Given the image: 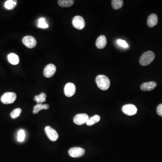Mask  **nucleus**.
<instances>
[{"label":"nucleus","instance_id":"obj_24","mask_svg":"<svg viewBox=\"0 0 162 162\" xmlns=\"http://www.w3.org/2000/svg\"><path fill=\"white\" fill-rule=\"evenodd\" d=\"M25 137V132L23 130H21L18 133L17 140L19 142H23L24 141Z\"/></svg>","mask_w":162,"mask_h":162},{"label":"nucleus","instance_id":"obj_19","mask_svg":"<svg viewBox=\"0 0 162 162\" xmlns=\"http://www.w3.org/2000/svg\"><path fill=\"white\" fill-rule=\"evenodd\" d=\"M46 94L42 92L39 95L35 96L34 99L37 103H42L45 102L46 100Z\"/></svg>","mask_w":162,"mask_h":162},{"label":"nucleus","instance_id":"obj_8","mask_svg":"<svg viewBox=\"0 0 162 162\" xmlns=\"http://www.w3.org/2000/svg\"><path fill=\"white\" fill-rule=\"evenodd\" d=\"M84 150L82 148L76 147L70 149L69 150V154L71 157L73 158H78L84 155Z\"/></svg>","mask_w":162,"mask_h":162},{"label":"nucleus","instance_id":"obj_12","mask_svg":"<svg viewBox=\"0 0 162 162\" xmlns=\"http://www.w3.org/2000/svg\"><path fill=\"white\" fill-rule=\"evenodd\" d=\"M157 85V84L155 82H147L141 85V89L143 91H151L154 90Z\"/></svg>","mask_w":162,"mask_h":162},{"label":"nucleus","instance_id":"obj_3","mask_svg":"<svg viewBox=\"0 0 162 162\" xmlns=\"http://www.w3.org/2000/svg\"><path fill=\"white\" fill-rule=\"evenodd\" d=\"M17 95L15 93L8 92L5 93L1 97V101L4 104H10L14 103L16 99Z\"/></svg>","mask_w":162,"mask_h":162},{"label":"nucleus","instance_id":"obj_21","mask_svg":"<svg viewBox=\"0 0 162 162\" xmlns=\"http://www.w3.org/2000/svg\"><path fill=\"white\" fill-rule=\"evenodd\" d=\"M17 5V1L14 0H8L6 1L5 3V7L8 10H12Z\"/></svg>","mask_w":162,"mask_h":162},{"label":"nucleus","instance_id":"obj_7","mask_svg":"<svg viewBox=\"0 0 162 162\" xmlns=\"http://www.w3.org/2000/svg\"><path fill=\"white\" fill-rule=\"evenodd\" d=\"M23 44L29 48H34L36 46L37 41L35 38L31 36H26L22 40Z\"/></svg>","mask_w":162,"mask_h":162},{"label":"nucleus","instance_id":"obj_17","mask_svg":"<svg viewBox=\"0 0 162 162\" xmlns=\"http://www.w3.org/2000/svg\"><path fill=\"white\" fill-rule=\"evenodd\" d=\"M74 2L73 0H59L58 4L62 7H69L73 5Z\"/></svg>","mask_w":162,"mask_h":162},{"label":"nucleus","instance_id":"obj_9","mask_svg":"<svg viewBox=\"0 0 162 162\" xmlns=\"http://www.w3.org/2000/svg\"><path fill=\"white\" fill-rule=\"evenodd\" d=\"M76 86L73 83H69L66 84L64 88L65 95L67 97H71L74 95L76 92Z\"/></svg>","mask_w":162,"mask_h":162},{"label":"nucleus","instance_id":"obj_10","mask_svg":"<svg viewBox=\"0 0 162 162\" xmlns=\"http://www.w3.org/2000/svg\"><path fill=\"white\" fill-rule=\"evenodd\" d=\"M56 70V68L54 64H49L45 68L43 72L44 75L46 78H51L55 74Z\"/></svg>","mask_w":162,"mask_h":162},{"label":"nucleus","instance_id":"obj_15","mask_svg":"<svg viewBox=\"0 0 162 162\" xmlns=\"http://www.w3.org/2000/svg\"><path fill=\"white\" fill-rule=\"evenodd\" d=\"M49 105L48 104H42V103H37V105L34 106L32 110L34 114H37V113L42 109H47L49 108Z\"/></svg>","mask_w":162,"mask_h":162},{"label":"nucleus","instance_id":"obj_16","mask_svg":"<svg viewBox=\"0 0 162 162\" xmlns=\"http://www.w3.org/2000/svg\"><path fill=\"white\" fill-rule=\"evenodd\" d=\"M8 59L10 64L13 65H17L19 64L20 59L19 56L15 53H10L8 56Z\"/></svg>","mask_w":162,"mask_h":162},{"label":"nucleus","instance_id":"obj_14","mask_svg":"<svg viewBox=\"0 0 162 162\" xmlns=\"http://www.w3.org/2000/svg\"><path fill=\"white\" fill-rule=\"evenodd\" d=\"M158 18L155 14H151L150 15L147 19V25L150 28H153L157 24Z\"/></svg>","mask_w":162,"mask_h":162},{"label":"nucleus","instance_id":"obj_5","mask_svg":"<svg viewBox=\"0 0 162 162\" xmlns=\"http://www.w3.org/2000/svg\"><path fill=\"white\" fill-rule=\"evenodd\" d=\"M73 27L79 30H82L84 28L85 22L84 18L81 16H76L73 18L72 21Z\"/></svg>","mask_w":162,"mask_h":162},{"label":"nucleus","instance_id":"obj_1","mask_svg":"<svg viewBox=\"0 0 162 162\" xmlns=\"http://www.w3.org/2000/svg\"><path fill=\"white\" fill-rule=\"evenodd\" d=\"M95 81L98 87L103 91L108 90L110 86V80L105 75H99L97 76Z\"/></svg>","mask_w":162,"mask_h":162},{"label":"nucleus","instance_id":"obj_22","mask_svg":"<svg viewBox=\"0 0 162 162\" xmlns=\"http://www.w3.org/2000/svg\"><path fill=\"white\" fill-rule=\"evenodd\" d=\"M21 111L22 110L21 108H15L11 112L10 114V116L13 119L18 118L21 114Z\"/></svg>","mask_w":162,"mask_h":162},{"label":"nucleus","instance_id":"obj_23","mask_svg":"<svg viewBox=\"0 0 162 162\" xmlns=\"http://www.w3.org/2000/svg\"><path fill=\"white\" fill-rule=\"evenodd\" d=\"M38 27L42 29H46L48 28L49 26L45 22V18H41L38 20Z\"/></svg>","mask_w":162,"mask_h":162},{"label":"nucleus","instance_id":"obj_11","mask_svg":"<svg viewBox=\"0 0 162 162\" xmlns=\"http://www.w3.org/2000/svg\"><path fill=\"white\" fill-rule=\"evenodd\" d=\"M89 119L87 114H78L74 117L73 122L74 123L78 125H82L86 123L87 120Z\"/></svg>","mask_w":162,"mask_h":162},{"label":"nucleus","instance_id":"obj_2","mask_svg":"<svg viewBox=\"0 0 162 162\" xmlns=\"http://www.w3.org/2000/svg\"><path fill=\"white\" fill-rule=\"evenodd\" d=\"M155 58V54L151 51H148L143 53L140 58V64L142 66L150 65Z\"/></svg>","mask_w":162,"mask_h":162},{"label":"nucleus","instance_id":"obj_13","mask_svg":"<svg viewBox=\"0 0 162 162\" xmlns=\"http://www.w3.org/2000/svg\"><path fill=\"white\" fill-rule=\"evenodd\" d=\"M97 48L101 49L106 47L107 44L106 37L105 36L100 35L97 38L95 43Z\"/></svg>","mask_w":162,"mask_h":162},{"label":"nucleus","instance_id":"obj_18","mask_svg":"<svg viewBox=\"0 0 162 162\" xmlns=\"http://www.w3.org/2000/svg\"><path fill=\"white\" fill-rule=\"evenodd\" d=\"M100 120V116L98 115H95L93 117H91V118H89L86 122V124L87 126H92V125L98 122Z\"/></svg>","mask_w":162,"mask_h":162},{"label":"nucleus","instance_id":"obj_20","mask_svg":"<svg viewBox=\"0 0 162 162\" xmlns=\"http://www.w3.org/2000/svg\"><path fill=\"white\" fill-rule=\"evenodd\" d=\"M112 7L114 10L121 8L123 4V1L122 0H113L112 1Z\"/></svg>","mask_w":162,"mask_h":162},{"label":"nucleus","instance_id":"obj_26","mask_svg":"<svg viewBox=\"0 0 162 162\" xmlns=\"http://www.w3.org/2000/svg\"><path fill=\"white\" fill-rule=\"evenodd\" d=\"M157 113L159 116L162 117V104H159L157 108Z\"/></svg>","mask_w":162,"mask_h":162},{"label":"nucleus","instance_id":"obj_6","mask_svg":"<svg viewBox=\"0 0 162 162\" xmlns=\"http://www.w3.org/2000/svg\"><path fill=\"white\" fill-rule=\"evenodd\" d=\"M45 131L48 138L51 141H55L58 139L59 135L57 132L50 126H46L45 127Z\"/></svg>","mask_w":162,"mask_h":162},{"label":"nucleus","instance_id":"obj_25","mask_svg":"<svg viewBox=\"0 0 162 162\" xmlns=\"http://www.w3.org/2000/svg\"><path fill=\"white\" fill-rule=\"evenodd\" d=\"M117 42H118V44L119 45L122 46V47H124V48H127L128 46L126 41H124V40H121V39H119Z\"/></svg>","mask_w":162,"mask_h":162},{"label":"nucleus","instance_id":"obj_4","mask_svg":"<svg viewBox=\"0 0 162 162\" xmlns=\"http://www.w3.org/2000/svg\"><path fill=\"white\" fill-rule=\"evenodd\" d=\"M122 111L126 115L133 116L136 114L137 112V108L133 104H128L122 106Z\"/></svg>","mask_w":162,"mask_h":162}]
</instances>
